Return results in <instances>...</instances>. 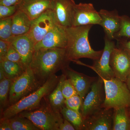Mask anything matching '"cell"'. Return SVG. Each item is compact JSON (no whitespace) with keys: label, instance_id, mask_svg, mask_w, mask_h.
<instances>
[{"label":"cell","instance_id":"obj_1","mask_svg":"<svg viewBox=\"0 0 130 130\" xmlns=\"http://www.w3.org/2000/svg\"><path fill=\"white\" fill-rule=\"evenodd\" d=\"M70 62L66 48H42L35 50L29 67L43 84L56 72L69 66Z\"/></svg>","mask_w":130,"mask_h":130},{"label":"cell","instance_id":"obj_2","mask_svg":"<svg viewBox=\"0 0 130 130\" xmlns=\"http://www.w3.org/2000/svg\"><path fill=\"white\" fill-rule=\"evenodd\" d=\"M92 26L89 25L66 28L67 44L66 49L68 59L70 61L82 58L95 60L101 57L103 50L95 51L89 42V32Z\"/></svg>","mask_w":130,"mask_h":130},{"label":"cell","instance_id":"obj_3","mask_svg":"<svg viewBox=\"0 0 130 130\" xmlns=\"http://www.w3.org/2000/svg\"><path fill=\"white\" fill-rule=\"evenodd\" d=\"M60 76L56 74L47 79L39 88L19 101L8 107L2 112V118H10L24 111H31L39 108L42 100L48 96L57 86Z\"/></svg>","mask_w":130,"mask_h":130},{"label":"cell","instance_id":"obj_4","mask_svg":"<svg viewBox=\"0 0 130 130\" xmlns=\"http://www.w3.org/2000/svg\"><path fill=\"white\" fill-rule=\"evenodd\" d=\"M101 78L103 81L105 95L101 108H130V91L125 82L115 77L110 79Z\"/></svg>","mask_w":130,"mask_h":130},{"label":"cell","instance_id":"obj_5","mask_svg":"<svg viewBox=\"0 0 130 130\" xmlns=\"http://www.w3.org/2000/svg\"><path fill=\"white\" fill-rule=\"evenodd\" d=\"M18 115L29 119L41 130H59L64 120L60 112L54 110L48 102L37 109L24 111Z\"/></svg>","mask_w":130,"mask_h":130},{"label":"cell","instance_id":"obj_6","mask_svg":"<svg viewBox=\"0 0 130 130\" xmlns=\"http://www.w3.org/2000/svg\"><path fill=\"white\" fill-rule=\"evenodd\" d=\"M42 85L29 67L23 74L13 80L9 91L8 106L37 90Z\"/></svg>","mask_w":130,"mask_h":130},{"label":"cell","instance_id":"obj_7","mask_svg":"<svg viewBox=\"0 0 130 130\" xmlns=\"http://www.w3.org/2000/svg\"><path fill=\"white\" fill-rule=\"evenodd\" d=\"M103 88V81L99 77L92 84L90 91L87 93L82 103L80 112L84 120L101 108L105 100Z\"/></svg>","mask_w":130,"mask_h":130},{"label":"cell","instance_id":"obj_8","mask_svg":"<svg viewBox=\"0 0 130 130\" xmlns=\"http://www.w3.org/2000/svg\"><path fill=\"white\" fill-rule=\"evenodd\" d=\"M56 23L53 11L48 9L31 21L30 29L25 35L30 38L35 46Z\"/></svg>","mask_w":130,"mask_h":130},{"label":"cell","instance_id":"obj_9","mask_svg":"<svg viewBox=\"0 0 130 130\" xmlns=\"http://www.w3.org/2000/svg\"><path fill=\"white\" fill-rule=\"evenodd\" d=\"M105 40V47L102 55L99 59L94 60L93 66L85 64L79 61L75 60L73 62L89 67L95 72L100 77L110 79L115 77L110 65V59L112 52L116 46L112 40H109L106 37Z\"/></svg>","mask_w":130,"mask_h":130},{"label":"cell","instance_id":"obj_10","mask_svg":"<svg viewBox=\"0 0 130 130\" xmlns=\"http://www.w3.org/2000/svg\"><path fill=\"white\" fill-rule=\"evenodd\" d=\"M101 18L92 3L76 4L73 8L72 26L100 25Z\"/></svg>","mask_w":130,"mask_h":130},{"label":"cell","instance_id":"obj_11","mask_svg":"<svg viewBox=\"0 0 130 130\" xmlns=\"http://www.w3.org/2000/svg\"><path fill=\"white\" fill-rule=\"evenodd\" d=\"M110 65L115 77L125 82L130 74V54L115 47L111 54Z\"/></svg>","mask_w":130,"mask_h":130},{"label":"cell","instance_id":"obj_12","mask_svg":"<svg viewBox=\"0 0 130 130\" xmlns=\"http://www.w3.org/2000/svg\"><path fill=\"white\" fill-rule=\"evenodd\" d=\"M113 109L101 108L84 120L82 130H112Z\"/></svg>","mask_w":130,"mask_h":130},{"label":"cell","instance_id":"obj_13","mask_svg":"<svg viewBox=\"0 0 130 130\" xmlns=\"http://www.w3.org/2000/svg\"><path fill=\"white\" fill-rule=\"evenodd\" d=\"M66 28L56 23L35 45V50L42 48H66L67 44Z\"/></svg>","mask_w":130,"mask_h":130},{"label":"cell","instance_id":"obj_14","mask_svg":"<svg viewBox=\"0 0 130 130\" xmlns=\"http://www.w3.org/2000/svg\"><path fill=\"white\" fill-rule=\"evenodd\" d=\"M63 74L70 79L83 101L92 84L97 78L89 76L73 70L69 66L61 70Z\"/></svg>","mask_w":130,"mask_h":130},{"label":"cell","instance_id":"obj_15","mask_svg":"<svg viewBox=\"0 0 130 130\" xmlns=\"http://www.w3.org/2000/svg\"><path fill=\"white\" fill-rule=\"evenodd\" d=\"M76 4L74 0H54L51 10L57 24L65 28L72 26L73 11Z\"/></svg>","mask_w":130,"mask_h":130},{"label":"cell","instance_id":"obj_16","mask_svg":"<svg viewBox=\"0 0 130 130\" xmlns=\"http://www.w3.org/2000/svg\"><path fill=\"white\" fill-rule=\"evenodd\" d=\"M8 41L20 54L23 65L26 70L29 67L35 52L33 42L26 35L12 36Z\"/></svg>","mask_w":130,"mask_h":130},{"label":"cell","instance_id":"obj_17","mask_svg":"<svg viewBox=\"0 0 130 130\" xmlns=\"http://www.w3.org/2000/svg\"><path fill=\"white\" fill-rule=\"evenodd\" d=\"M54 0H22L17 5L30 20L36 19L48 9H52Z\"/></svg>","mask_w":130,"mask_h":130},{"label":"cell","instance_id":"obj_18","mask_svg":"<svg viewBox=\"0 0 130 130\" xmlns=\"http://www.w3.org/2000/svg\"><path fill=\"white\" fill-rule=\"evenodd\" d=\"M99 12L101 18L100 25L104 29L105 37L109 40H113L115 35L119 30L121 16L116 10L108 11L102 9Z\"/></svg>","mask_w":130,"mask_h":130},{"label":"cell","instance_id":"obj_19","mask_svg":"<svg viewBox=\"0 0 130 130\" xmlns=\"http://www.w3.org/2000/svg\"><path fill=\"white\" fill-rule=\"evenodd\" d=\"M31 20L23 12L18 10L12 17V36L27 34L31 26Z\"/></svg>","mask_w":130,"mask_h":130},{"label":"cell","instance_id":"obj_20","mask_svg":"<svg viewBox=\"0 0 130 130\" xmlns=\"http://www.w3.org/2000/svg\"><path fill=\"white\" fill-rule=\"evenodd\" d=\"M112 130H130L129 108L114 109Z\"/></svg>","mask_w":130,"mask_h":130},{"label":"cell","instance_id":"obj_21","mask_svg":"<svg viewBox=\"0 0 130 130\" xmlns=\"http://www.w3.org/2000/svg\"><path fill=\"white\" fill-rule=\"evenodd\" d=\"M66 76L63 74L61 76L57 86L48 95V102L52 108L56 111L60 112L65 106V100L61 90L62 83Z\"/></svg>","mask_w":130,"mask_h":130},{"label":"cell","instance_id":"obj_22","mask_svg":"<svg viewBox=\"0 0 130 130\" xmlns=\"http://www.w3.org/2000/svg\"><path fill=\"white\" fill-rule=\"evenodd\" d=\"M0 67H2L5 77L12 80L21 75L26 70L18 63L6 59L0 60Z\"/></svg>","mask_w":130,"mask_h":130},{"label":"cell","instance_id":"obj_23","mask_svg":"<svg viewBox=\"0 0 130 130\" xmlns=\"http://www.w3.org/2000/svg\"><path fill=\"white\" fill-rule=\"evenodd\" d=\"M60 113L64 119L74 126L76 130H82L84 119L81 113L70 109L65 106L61 110Z\"/></svg>","mask_w":130,"mask_h":130},{"label":"cell","instance_id":"obj_24","mask_svg":"<svg viewBox=\"0 0 130 130\" xmlns=\"http://www.w3.org/2000/svg\"><path fill=\"white\" fill-rule=\"evenodd\" d=\"M9 120L12 130H41L29 119L19 115Z\"/></svg>","mask_w":130,"mask_h":130},{"label":"cell","instance_id":"obj_25","mask_svg":"<svg viewBox=\"0 0 130 130\" xmlns=\"http://www.w3.org/2000/svg\"><path fill=\"white\" fill-rule=\"evenodd\" d=\"M12 79L5 77L0 81V108L1 112L9 106V96Z\"/></svg>","mask_w":130,"mask_h":130},{"label":"cell","instance_id":"obj_26","mask_svg":"<svg viewBox=\"0 0 130 130\" xmlns=\"http://www.w3.org/2000/svg\"><path fill=\"white\" fill-rule=\"evenodd\" d=\"M130 38V18L126 15L121 16L119 30L115 35V39Z\"/></svg>","mask_w":130,"mask_h":130},{"label":"cell","instance_id":"obj_27","mask_svg":"<svg viewBox=\"0 0 130 130\" xmlns=\"http://www.w3.org/2000/svg\"><path fill=\"white\" fill-rule=\"evenodd\" d=\"M12 17L0 19V40L8 41L12 36Z\"/></svg>","mask_w":130,"mask_h":130},{"label":"cell","instance_id":"obj_28","mask_svg":"<svg viewBox=\"0 0 130 130\" xmlns=\"http://www.w3.org/2000/svg\"><path fill=\"white\" fill-rule=\"evenodd\" d=\"M83 103V101L78 94L66 99L65 106L68 108L78 112L81 113L80 109Z\"/></svg>","mask_w":130,"mask_h":130},{"label":"cell","instance_id":"obj_29","mask_svg":"<svg viewBox=\"0 0 130 130\" xmlns=\"http://www.w3.org/2000/svg\"><path fill=\"white\" fill-rule=\"evenodd\" d=\"M61 90L65 99L78 94L76 90L71 82L66 76L62 83Z\"/></svg>","mask_w":130,"mask_h":130},{"label":"cell","instance_id":"obj_30","mask_svg":"<svg viewBox=\"0 0 130 130\" xmlns=\"http://www.w3.org/2000/svg\"><path fill=\"white\" fill-rule=\"evenodd\" d=\"M3 59H6L7 60L18 63L22 66L25 69L20 54L12 45H11L8 50L5 58Z\"/></svg>","mask_w":130,"mask_h":130},{"label":"cell","instance_id":"obj_31","mask_svg":"<svg viewBox=\"0 0 130 130\" xmlns=\"http://www.w3.org/2000/svg\"><path fill=\"white\" fill-rule=\"evenodd\" d=\"M18 10L17 5L9 6L0 5V19L12 17Z\"/></svg>","mask_w":130,"mask_h":130},{"label":"cell","instance_id":"obj_32","mask_svg":"<svg viewBox=\"0 0 130 130\" xmlns=\"http://www.w3.org/2000/svg\"><path fill=\"white\" fill-rule=\"evenodd\" d=\"M11 45L9 41L0 40V60L5 58Z\"/></svg>","mask_w":130,"mask_h":130},{"label":"cell","instance_id":"obj_33","mask_svg":"<svg viewBox=\"0 0 130 130\" xmlns=\"http://www.w3.org/2000/svg\"><path fill=\"white\" fill-rule=\"evenodd\" d=\"M129 40L123 38L118 39V47L119 48L127 51L130 54V38Z\"/></svg>","mask_w":130,"mask_h":130},{"label":"cell","instance_id":"obj_34","mask_svg":"<svg viewBox=\"0 0 130 130\" xmlns=\"http://www.w3.org/2000/svg\"><path fill=\"white\" fill-rule=\"evenodd\" d=\"M0 130H12L9 119L2 118L0 120Z\"/></svg>","mask_w":130,"mask_h":130},{"label":"cell","instance_id":"obj_35","mask_svg":"<svg viewBox=\"0 0 130 130\" xmlns=\"http://www.w3.org/2000/svg\"><path fill=\"white\" fill-rule=\"evenodd\" d=\"M74 126L69 121L64 118L63 121L59 126V130H75Z\"/></svg>","mask_w":130,"mask_h":130},{"label":"cell","instance_id":"obj_36","mask_svg":"<svg viewBox=\"0 0 130 130\" xmlns=\"http://www.w3.org/2000/svg\"><path fill=\"white\" fill-rule=\"evenodd\" d=\"M22 0H0V5L12 6L18 5Z\"/></svg>","mask_w":130,"mask_h":130},{"label":"cell","instance_id":"obj_37","mask_svg":"<svg viewBox=\"0 0 130 130\" xmlns=\"http://www.w3.org/2000/svg\"><path fill=\"white\" fill-rule=\"evenodd\" d=\"M5 77H5V73H4L2 67H0V81H1Z\"/></svg>","mask_w":130,"mask_h":130},{"label":"cell","instance_id":"obj_38","mask_svg":"<svg viewBox=\"0 0 130 130\" xmlns=\"http://www.w3.org/2000/svg\"><path fill=\"white\" fill-rule=\"evenodd\" d=\"M125 83H126V85H127L128 89H129L130 91V74L129 75V76L128 77V78H127V79H126Z\"/></svg>","mask_w":130,"mask_h":130},{"label":"cell","instance_id":"obj_39","mask_svg":"<svg viewBox=\"0 0 130 130\" xmlns=\"http://www.w3.org/2000/svg\"><path fill=\"white\" fill-rule=\"evenodd\" d=\"M129 111H130V108H129Z\"/></svg>","mask_w":130,"mask_h":130}]
</instances>
